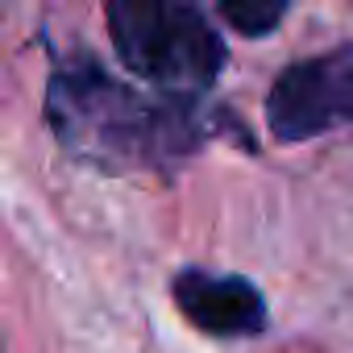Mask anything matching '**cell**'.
Returning <instances> with one entry per match:
<instances>
[{
    "label": "cell",
    "mask_w": 353,
    "mask_h": 353,
    "mask_svg": "<svg viewBox=\"0 0 353 353\" xmlns=\"http://www.w3.org/2000/svg\"><path fill=\"white\" fill-rule=\"evenodd\" d=\"M46 117L67 150L108 170H162L188 158L204 137L192 96H141L92 59L54 71Z\"/></svg>",
    "instance_id": "cell-1"
},
{
    "label": "cell",
    "mask_w": 353,
    "mask_h": 353,
    "mask_svg": "<svg viewBox=\"0 0 353 353\" xmlns=\"http://www.w3.org/2000/svg\"><path fill=\"white\" fill-rule=\"evenodd\" d=\"M117 59L162 92L196 96L225 71V42L200 0H104Z\"/></svg>",
    "instance_id": "cell-2"
},
{
    "label": "cell",
    "mask_w": 353,
    "mask_h": 353,
    "mask_svg": "<svg viewBox=\"0 0 353 353\" xmlns=\"http://www.w3.org/2000/svg\"><path fill=\"white\" fill-rule=\"evenodd\" d=\"M266 125L279 141H312L353 125V46L291 63L266 96Z\"/></svg>",
    "instance_id": "cell-3"
},
{
    "label": "cell",
    "mask_w": 353,
    "mask_h": 353,
    "mask_svg": "<svg viewBox=\"0 0 353 353\" xmlns=\"http://www.w3.org/2000/svg\"><path fill=\"white\" fill-rule=\"evenodd\" d=\"M174 303L208 336H258L266 328V299L241 274H208L192 266L174 279Z\"/></svg>",
    "instance_id": "cell-4"
},
{
    "label": "cell",
    "mask_w": 353,
    "mask_h": 353,
    "mask_svg": "<svg viewBox=\"0 0 353 353\" xmlns=\"http://www.w3.org/2000/svg\"><path fill=\"white\" fill-rule=\"evenodd\" d=\"M216 9L241 38H266L279 30L287 0H216Z\"/></svg>",
    "instance_id": "cell-5"
}]
</instances>
